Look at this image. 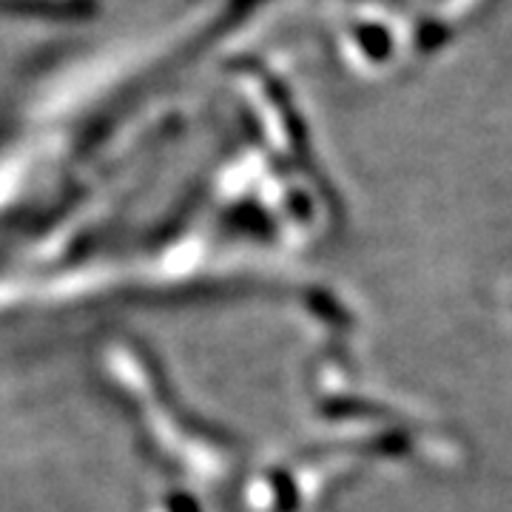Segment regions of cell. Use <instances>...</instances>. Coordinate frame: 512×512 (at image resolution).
<instances>
[{
  "label": "cell",
  "instance_id": "1",
  "mask_svg": "<svg viewBox=\"0 0 512 512\" xmlns=\"http://www.w3.org/2000/svg\"><path fill=\"white\" fill-rule=\"evenodd\" d=\"M3 12H20V15H83L86 3L83 0H0Z\"/></svg>",
  "mask_w": 512,
  "mask_h": 512
}]
</instances>
